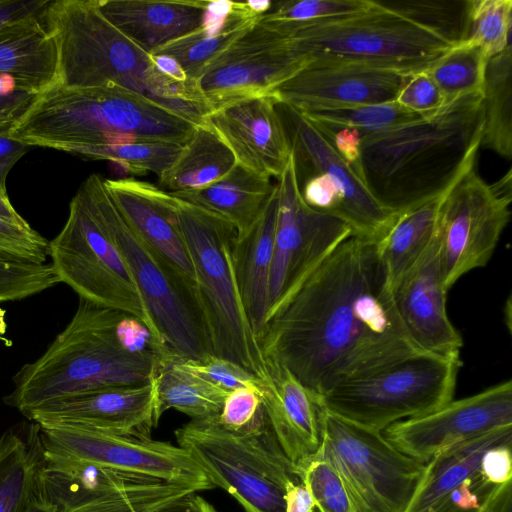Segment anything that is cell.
<instances>
[{
    "mask_svg": "<svg viewBox=\"0 0 512 512\" xmlns=\"http://www.w3.org/2000/svg\"><path fill=\"white\" fill-rule=\"evenodd\" d=\"M197 125L152 99L117 85L53 86L36 96L9 136L69 153L135 141L183 145Z\"/></svg>",
    "mask_w": 512,
    "mask_h": 512,
    "instance_id": "4",
    "label": "cell"
},
{
    "mask_svg": "<svg viewBox=\"0 0 512 512\" xmlns=\"http://www.w3.org/2000/svg\"><path fill=\"white\" fill-rule=\"evenodd\" d=\"M41 16L0 29V78L36 95L57 82V49Z\"/></svg>",
    "mask_w": 512,
    "mask_h": 512,
    "instance_id": "29",
    "label": "cell"
},
{
    "mask_svg": "<svg viewBox=\"0 0 512 512\" xmlns=\"http://www.w3.org/2000/svg\"><path fill=\"white\" fill-rule=\"evenodd\" d=\"M373 2L366 11L341 17L302 23L265 22L274 25L308 58H334L404 74L427 70L456 45L378 0Z\"/></svg>",
    "mask_w": 512,
    "mask_h": 512,
    "instance_id": "6",
    "label": "cell"
},
{
    "mask_svg": "<svg viewBox=\"0 0 512 512\" xmlns=\"http://www.w3.org/2000/svg\"><path fill=\"white\" fill-rule=\"evenodd\" d=\"M273 96L236 101L205 118L236 158L237 164L263 177H280L291 146Z\"/></svg>",
    "mask_w": 512,
    "mask_h": 512,
    "instance_id": "22",
    "label": "cell"
},
{
    "mask_svg": "<svg viewBox=\"0 0 512 512\" xmlns=\"http://www.w3.org/2000/svg\"><path fill=\"white\" fill-rule=\"evenodd\" d=\"M49 258L60 282L79 298L137 318L165 347L126 262L79 190L64 226L49 241Z\"/></svg>",
    "mask_w": 512,
    "mask_h": 512,
    "instance_id": "12",
    "label": "cell"
},
{
    "mask_svg": "<svg viewBox=\"0 0 512 512\" xmlns=\"http://www.w3.org/2000/svg\"><path fill=\"white\" fill-rule=\"evenodd\" d=\"M511 178L508 170L497 182L488 184L473 166L447 192L435 235L436 255L447 290L491 259L510 219Z\"/></svg>",
    "mask_w": 512,
    "mask_h": 512,
    "instance_id": "13",
    "label": "cell"
},
{
    "mask_svg": "<svg viewBox=\"0 0 512 512\" xmlns=\"http://www.w3.org/2000/svg\"><path fill=\"white\" fill-rule=\"evenodd\" d=\"M36 96L18 89L12 80L0 78V134L9 133Z\"/></svg>",
    "mask_w": 512,
    "mask_h": 512,
    "instance_id": "49",
    "label": "cell"
},
{
    "mask_svg": "<svg viewBox=\"0 0 512 512\" xmlns=\"http://www.w3.org/2000/svg\"><path fill=\"white\" fill-rule=\"evenodd\" d=\"M511 24V0H468L464 42L481 47L490 58L510 44Z\"/></svg>",
    "mask_w": 512,
    "mask_h": 512,
    "instance_id": "39",
    "label": "cell"
},
{
    "mask_svg": "<svg viewBox=\"0 0 512 512\" xmlns=\"http://www.w3.org/2000/svg\"><path fill=\"white\" fill-rule=\"evenodd\" d=\"M248 2L207 1L201 25L149 54L174 58L196 80L205 65L228 48L261 18Z\"/></svg>",
    "mask_w": 512,
    "mask_h": 512,
    "instance_id": "28",
    "label": "cell"
},
{
    "mask_svg": "<svg viewBox=\"0 0 512 512\" xmlns=\"http://www.w3.org/2000/svg\"><path fill=\"white\" fill-rule=\"evenodd\" d=\"M511 448L512 442L502 443L489 448L482 456L481 472L494 485L502 486L511 482Z\"/></svg>",
    "mask_w": 512,
    "mask_h": 512,
    "instance_id": "51",
    "label": "cell"
},
{
    "mask_svg": "<svg viewBox=\"0 0 512 512\" xmlns=\"http://www.w3.org/2000/svg\"><path fill=\"white\" fill-rule=\"evenodd\" d=\"M284 512H319L312 496L302 481L291 482L284 494Z\"/></svg>",
    "mask_w": 512,
    "mask_h": 512,
    "instance_id": "54",
    "label": "cell"
},
{
    "mask_svg": "<svg viewBox=\"0 0 512 512\" xmlns=\"http://www.w3.org/2000/svg\"><path fill=\"white\" fill-rule=\"evenodd\" d=\"M49 2V0H0V29L40 17Z\"/></svg>",
    "mask_w": 512,
    "mask_h": 512,
    "instance_id": "52",
    "label": "cell"
},
{
    "mask_svg": "<svg viewBox=\"0 0 512 512\" xmlns=\"http://www.w3.org/2000/svg\"><path fill=\"white\" fill-rule=\"evenodd\" d=\"M264 359L324 395L421 351L396 309L376 241L351 235L267 313Z\"/></svg>",
    "mask_w": 512,
    "mask_h": 512,
    "instance_id": "1",
    "label": "cell"
},
{
    "mask_svg": "<svg viewBox=\"0 0 512 512\" xmlns=\"http://www.w3.org/2000/svg\"><path fill=\"white\" fill-rule=\"evenodd\" d=\"M215 487L229 493L245 512H284L289 483L301 481L298 468L279 446L270 426L234 432L218 417L190 420L175 430Z\"/></svg>",
    "mask_w": 512,
    "mask_h": 512,
    "instance_id": "8",
    "label": "cell"
},
{
    "mask_svg": "<svg viewBox=\"0 0 512 512\" xmlns=\"http://www.w3.org/2000/svg\"><path fill=\"white\" fill-rule=\"evenodd\" d=\"M218 421L234 432L258 431L269 425L260 393L250 388L228 393Z\"/></svg>",
    "mask_w": 512,
    "mask_h": 512,
    "instance_id": "46",
    "label": "cell"
},
{
    "mask_svg": "<svg viewBox=\"0 0 512 512\" xmlns=\"http://www.w3.org/2000/svg\"><path fill=\"white\" fill-rule=\"evenodd\" d=\"M59 283L50 262L0 261V303L25 299Z\"/></svg>",
    "mask_w": 512,
    "mask_h": 512,
    "instance_id": "43",
    "label": "cell"
},
{
    "mask_svg": "<svg viewBox=\"0 0 512 512\" xmlns=\"http://www.w3.org/2000/svg\"><path fill=\"white\" fill-rule=\"evenodd\" d=\"M299 477L319 512H354L340 475L326 460L313 456L300 470Z\"/></svg>",
    "mask_w": 512,
    "mask_h": 512,
    "instance_id": "42",
    "label": "cell"
},
{
    "mask_svg": "<svg viewBox=\"0 0 512 512\" xmlns=\"http://www.w3.org/2000/svg\"><path fill=\"white\" fill-rule=\"evenodd\" d=\"M183 145L162 141H135L90 148L79 155L108 160L134 175L155 173L160 177L176 160Z\"/></svg>",
    "mask_w": 512,
    "mask_h": 512,
    "instance_id": "37",
    "label": "cell"
},
{
    "mask_svg": "<svg viewBox=\"0 0 512 512\" xmlns=\"http://www.w3.org/2000/svg\"><path fill=\"white\" fill-rule=\"evenodd\" d=\"M46 458L40 426L30 421L0 437V512H27L42 497Z\"/></svg>",
    "mask_w": 512,
    "mask_h": 512,
    "instance_id": "30",
    "label": "cell"
},
{
    "mask_svg": "<svg viewBox=\"0 0 512 512\" xmlns=\"http://www.w3.org/2000/svg\"><path fill=\"white\" fill-rule=\"evenodd\" d=\"M483 125V93H473L433 117L362 133L355 174L382 207L400 214L443 193L476 165Z\"/></svg>",
    "mask_w": 512,
    "mask_h": 512,
    "instance_id": "3",
    "label": "cell"
},
{
    "mask_svg": "<svg viewBox=\"0 0 512 512\" xmlns=\"http://www.w3.org/2000/svg\"><path fill=\"white\" fill-rule=\"evenodd\" d=\"M310 60L274 25L259 19L205 65L196 83L214 111L236 101L272 96Z\"/></svg>",
    "mask_w": 512,
    "mask_h": 512,
    "instance_id": "16",
    "label": "cell"
},
{
    "mask_svg": "<svg viewBox=\"0 0 512 512\" xmlns=\"http://www.w3.org/2000/svg\"><path fill=\"white\" fill-rule=\"evenodd\" d=\"M373 0H287L272 2L263 21L302 23L366 11Z\"/></svg>",
    "mask_w": 512,
    "mask_h": 512,
    "instance_id": "41",
    "label": "cell"
},
{
    "mask_svg": "<svg viewBox=\"0 0 512 512\" xmlns=\"http://www.w3.org/2000/svg\"><path fill=\"white\" fill-rule=\"evenodd\" d=\"M153 379L158 422L169 409H175L191 420L218 417L228 395V392L182 367L171 353L163 354Z\"/></svg>",
    "mask_w": 512,
    "mask_h": 512,
    "instance_id": "34",
    "label": "cell"
},
{
    "mask_svg": "<svg viewBox=\"0 0 512 512\" xmlns=\"http://www.w3.org/2000/svg\"><path fill=\"white\" fill-rule=\"evenodd\" d=\"M49 241L29 224L0 218V261L42 264L48 262Z\"/></svg>",
    "mask_w": 512,
    "mask_h": 512,
    "instance_id": "45",
    "label": "cell"
},
{
    "mask_svg": "<svg viewBox=\"0 0 512 512\" xmlns=\"http://www.w3.org/2000/svg\"><path fill=\"white\" fill-rule=\"evenodd\" d=\"M447 292L434 239L418 264L394 288V301L409 338L421 352L460 358L463 340L448 317Z\"/></svg>",
    "mask_w": 512,
    "mask_h": 512,
    "instance_id": "23",
    "label": "cell"
},
{
    "mask_svg": "<svg viewBox=\"0 0 512 512\" xmlns=\"http://www.w3.org/2000/svg\"><path fill=\"white\" fill-rule=\"evenodd\" d=\"M302 114L311 121L351 127L361 133L377 132L422 119L396 102L324 108Z\"/></svg>",
    "mask_w": 512,
    "mask_h": 512,
    "instance_id": "38",
    "label": "cell"
},
{
    "mask_svg": "<svg viewBox=\"0 0 512 512\" xmlns=\"http://www.w3.org/2000/svg\"><path fill=\"white\" fill-rule=\"evenodd\" d=\"M395 102L422 118L433 117L446 106L442 92L426 71L408 74Z\"/></svg>",
    "mask_w": 512,
    "mask_h": 512,
    "instance_id": "47",
    "label": "cell"
},
{
    "mask_svg": "<svg viewBox=\"0 0 512 512\" xmlns=\"http://www.w3.org/2000/svg\"><path fill=\"white\" fill-rule=\"evenodd\" d=\"M102 14L147 53L197 29L205 0H97Z\"/></svg>",
    "mask_w": 512,
    "mask_h": 512,
    "instance_id": "26",
    "label": "cell"
},
{
    "mask_svg": "<svg viewBox=\"0 0 512 512\" xmlns=\"http://www.w3.org/2000/svg\"><path fill=\"white\" fill-rule=\"evenodd\" d=\"M0 218L16 224L26 225L27 221L12 206L9 197L0 194Z\"/></svg>",
    "mask_w": 512,
    "mask_h": 512,
    "instance_id": "58",
    "label": "cell"
},
{
    "mask_svg": "<svg viewBox=\"0 0 512 512\" xmlns=\"http://www.w3.org/2000/svg\"><path fill=\"white\" fill-rule=\"evenodd\" d=\"M175 206L192 260L213 355L230 360L263 380L266 362L235 275V227L223 217L176 197Z\"/></svg>",
    "mask_w": 512,
    "mask_h": 512,
    "instance_id": "5",
    "label": "cell"
},
{
    "mask_svg": "<svg viewBox=\"0 0 512 512\" xmlns=\"http://www.w3.org/2000/svg\"><path fill=\"white\" fill-rule=\"evenodd\" d=\"M155 512H218L206 499L197 492H190L175 501L161 507Z\"/></svg>",
    "mask_w": 512,
    "mask_h": 512,
    "instance_id": "55",
    "label": "cell"
},
{
    "mask_svg": "<svg viewBox=\"0 0 512 512\" xmlns=\"http://www.w3.org/2000/svg\"><path fill=\"white\" fill-rule=\"evenodd\" d=\"M41 20L57 49L56 86L117 85L148 97L150 54L102 14L97 0L50 1Z\"/></svg>",
    "mask_w": 512,
    "mask_h": 512,
    "instance_id": "9",
    "label": "cell"
},
{
    "mask_svg": "<svg viewBox=\"0 0 512 512\" xmlns=\"http://www.w3.org/2000/svg\"><path fill=\"white\" fill-rule=\"evenodd\" d=\"M279 192L274 191L255 225L237 237L233 262L242 303L259 340L269 309V281L273 260L274 237L278 214Z\"/></svg>",
    "mask_w": 512,
    "mask_h": 512,
    "instance_id": "27",
    "label": "cell"
},
{
    "mask_svg": "<svg viewBox=\"0 0 512 512\" xmlns=\"http://www.w3.org/2000/svg\"><path fill=\"white\" fill-rule=\"evenodd\" d=\"M512 442V426L452 445L425 463L422 480L405 512H479L511 506V482H489L480 469L491 447Z\"/></svg>",
    "mask_w": 512,
    "mask_h": 512,
    "instance_id": "17",
    "label": "cell"
},
{
    "mask_svg": "<svg viewBox=\"0 0 512 512\" xmlns=\"http://www.w3.org/2000/svg\"><path fill=\"white\" fill-rule=\"evenodd\" d=\"M460 358L420 352L336 385L321 396L326 410L378 432L433 412L455 393Z\"/></svg>",
    "mask_w": 512,
    "mask_h": 512,
    "instance_id": "10",
    "label": "cell"
},
{
    "mask_svg": "<svg viewBox=\"0 0 512 512\" xmlns=\"http://www.w3.org/2000/svg\"><path fill=\"white\" fill-rule=\"evenodd\" d=\"M488 60L481 47L463 41L450 48L425 71L448 105L462 96L483 93Z\"/></svg>",
    "mask_w": 512,
    "mask_h": 512,
    "instance_id": "36",
    "label": "cell"
},
{
    "mask_svg": "<svg viewBox=\"0 0 512 512\" xmlns=\"http://www.w3.org/2000/svg\"><path fill=\"white\" fill-rule=\"evenodd\" d=\"M105 186L131 229L196 289L189 250L175 206V197L134 178L105 179Z\"/></svg>",
    "mask_w": 512,
    "mask_h": 512,
    "instance_id": "25",
    "label": "cell"
},
{
    "mask_svg": "<svg viewBox=\"0 0 512 512\" xmlns=\"http://www.w3.org/2000/svg\"><path fill=\"white\" fill-rule=\"evenodd\" d=\"M27 512H53V508L41 497V499L31 506Z\"/></svg>",
    "mask_w": 512,
    "mask_h": 512,
    "instance_id": "59",
    "label": "cell"
},
{
    "mask_svg": "<svg viewBox=\"0 0 512 512\" xmlns=\"http://www.w3.org/2000/svg\"><path fill=\"white\" fill-rule=\"evenodd\" d=\"M479 512H511V509L494 508V509H488V510H483V511H479Z\"/></svg>",
    "mask_w": 512,
    "mask_h": 512,
    "instance_id": "60",
    "label": "cell"
},
{
    "mask_svg": "<svg viewBox=\"0 0 512 512\" xmlns=\"http://www.w3.org/2000/svg\"><path fill=\"white\" fill-rule=\"evenodd\" d=\"M277 185L279 204L269 309L298 287L342 241L353 235L344 221L305 203L292 153Z\"/></svg>",
    "mask_w": 512,
    "mask_h": 512,
    "instance_id": "15",
    "label": "cell"
},
{
    "mask_svg": "<svg viewBox=\"0 0 512 512\" xmlns=\"http://www.w3.org/2000/svg\"><path fill=\"white\" fill-rule=\"evenodd\" d=\"M321 428V446L315 455L338 472L354 512L406 511L422 480L424 462L399 451L382 432L356 425L325 408Z\"/></svg>",
    "mask_w": 512,
    "mask_h": 512,
    "instance_id": "11",
    "label": "cell"
},
{
    "mask_svg": "<svg viewBox=\"0 0 512 512\" xmlns=\"http://www.w3.org/2000/svg\"><path fill=\"white\" fill-rule=\"evenodd\" d=\"M165 353L137 318L79 298L67 326L17 372L4 401L23 414L79 393L143 385L152 381Z\"/></svg>",
    "mask_w": 512,
    "mask_h": 512,
    "instance_id": "2",
    "label": "cell"
},
{
    "mask_svg": "<svg viewBox=\"0 0 512 512\" xmlns=\"http://www.w3.org/2000/svg\"><path fill=\"white\" fill-rule=\"evenodd\" d=\"M237 165L235 156L208 125H197L172 165L159 177L169 193L206 187L226 176Z\"/></svg>",
    "mask_w": 512,
    "mask_h": 512,
    "instance_id": "33",
    "label": "cell"
},
{
    "mask_svg": "<svg viewBox=\"0 0 512 512\" xmlns=\"http://www.w3.org/2000/svg\"><path fill=\"white\" fill-rule=\"evenodd\" d=\"M408 74L363 63L311 58L272 96L278 103L306 113L324 108L395 102Z\"/></svg>",
    "mask_w": 512,
    "mask_h": 512,
    "instance_id": "20",
    "label": "cell"
},
{
    "mask_svg": "<svg viewBox=\"0 0 512 512\" xmlns=\"http://www.w3.org/2000/svg\"><path fill=\"white\" fill-rule=\"evenodd\" d=\"M23 415L42 427H79L150 436L151 429L158 424L154 379L143 385L110 387L60 398Z\"/></svg>",
    "mask_w": 512,
    "mask_h": 512,
    "instance_id": "21",
    "label": "cell"
},
{
    "mask_svg": "<svg viewBox=\"0 0 512 512\" xmlns=\"http://www.w3.org/2000/svg\"><path fill=\"white\" fill-rule=\"evenodd\" d=\"M305 203L311 208L336 217L342 195L337 182L329 175L320 173L306 179L300 186Z\"/></svg>",
    "mask_w": 512,
    "mask_h": 512,
    "instance_id": "48",
    "label": "cell"
},
{
    "mask_svg": "<svg viewBox=\"0 0 512 512\" xmlns=\"http://www.w3.org/2000/svg\"><path fill=\"white\" fill-rule=\"evenodd\" d=\"M451 186L443 193L398 214L376 241L378 257L393 290L432 245L440 208Z\"/></svg>",
    "mask_w": 512,
    "mask_h": 512,
    "instance_id": "32",
    "label": "cell"
},
{
    "mask_svg": "<svg viewBox=\"0 0 512 512\" xmlns=\"http://www.w3.org/2000/svg\"><path fill=\"white\" fill-rule=\"evenodd\" d=\"M275 184L271 178L237 164L226 176L206 187L170 194L223 217L241 237L263 214Z\"/></svg>",
    "mask_w": 512,
    "mask_h": 512,
    "instance_id": "31",
    "label": "cell"
},
{
    "mask_svg": "<svg viewBox=\"0 0 512 512\" xmlns=\"http://www.w3.org/2000/svg\"><path fill=\"white\" fill-rule=\"evenodd\" d=\"M412 20L436 31L454 44L464 41L468 29V0L465 1H379Z\"/></svg>",
    "mask_w": 512,
    "mask_h": 512,
    "instance_id": "40",
    "label": "cell"
},
{
    "mask_svg": "<svg viewBox=\"0 0 512 512\" xmlns=\"http://www.w3.org/2000/svg\"><path fill=\"white\" fill-rule=\"evenodd\" d=\"M311 122L331 142L339 156L355 173L360 161L362 133L351 127L334 126L315 121Z\"/></svg>",
    "mask_w": 512,
    "mask_h": 512,
    "instance_id": "50",
    "label": "cell"
},
{
    "mask_svg": "<svg viewBox=\"0 0 512 512\" xmlns=\"http://www.w3.org/2000/svg\"><path fill=\"white\" fill-rule=\"evenodd\" d=\"M30 146L12 138L9 134H0V194L8 196L6 179L18 160L26 154Z\"/></svg>",
    "mask_w": 512,
    "mask_h": 512,
    "instance_id": "53",
    "label": "cell"
},
{
    "mask_svg": "<svg viewBox=\"0 0 512 512\" xmlns=\"http://www.w3.org/2000/svg\"><path fill=\"white\" fill-rule=\"evenodd\" d=\"M104 180L92 174L78 190L126 262L166 349L192 360L213 354L196 289L131 229Z\"/></svg>",
    "mask_w": 512,
    "mask_h": 512,
    "instance_id": "7",
    "label": "cell"
},
{
    "mask_svg": "<svg viewBox=\"0 0 512 512\" xmlns=\"http://www.w3.org/2000/svg\"><path fill=\"white\" fill-rule=\"evenodd\" d=\"M182 367L218 388L231 392L239 388H250L261 392L263 380L240 365L213 354L201 360L177 357Z\"/></svg>",
    "mask_w": 512,
    "mask_h": 512,
    "instance_id": "44",
    "label": "cell"
},
{
    "mask_svg": "<svg viewBox=\"0 0 512 512\" xmlns=\"http://www.w3.org/2000/svg\"><path fill=\"white\" fill-rule=\"evenodd\" d=\"M277 109L289 138L299 186L316 174L331 176L342 195L336 217L344 221L355 236L373 241L381 238L398 214L374 199L331 142L307 117L282 103H277Z\"/></svg>",
    "mask_w": 512,
    "mask_h": 512,
    "instance_id": "19",
    "label": "cell"
},
{
    "mask_svg": "<svg viewBox=\"0 0 512 512\" xmlns=\"http://www.w3.org/2000/svg\"><path fill=\"white\" fill-rule=\"evenodd\" d=\"M508 426H512L511 380L398 421L382 433L399 451L426 463L443 449Z\"/></svg>",
    "mask_w": 512,
    "mask_h": 512,
    "instance_id": "18",
    "label": "cell"
},
{
    "mask_svg": "<svg viewBox=\"0 0 512 512\" xmlns=\"http://www.w3.org/2000/svg\"><path fill=\"white\" fill-rule=\"evenodd\" d=\"M512 47L489 58L483 89L484 125L481 146L512 156Z\"/></svg>",
    "mask_w": 512,
    "mask_h": 512,
    "instance_id": "35",
    "label": "cell"
},
{
    "mask_svg": "<svg viewBox=\"0 0 512 512\" xmlns=\"http://www.w3.org/2000/svg\"><path fill=\"white\" fill-rule=\"evenodd\" d=\"M40 436L46 462L53 467H103L183 484L197 492L215 488L188 451L150 436L62 426H40Z\"/></svg>",
    "mask_w": 512,
    "mask_h": 512,
    "instance_id": "14",
    "label": "cell"
},
{
    "mask_svg": "<svg viewBox=\"0 0 512 512\" xmlns=\"http://www.w3.org/2000/svg\"><path fill=\"white\" fill-rule=\"evenodd\" d=\"M261 398L269 426L298 471L318 452L322 441L321 397L305 387L286 367L265 359Z\"/></svg>",
    "mask_w": 512,
    "mask_h": 512,
    "instance_id": "24",
    "label": "cell"
},
{
    "mask_svg": "<svg viewBox=\"0 0 512 512\" xmlns=\"http://www.w3.org/2000/svg\"><path fill=\"white\" fill-rule=\"evenodd\" d=\"M150 59L153 66L165 76L178 81L190 79L174 58L166 55L150 54Z\"/></svg>",
    "mask_w": 512,
    "mask_h": 512,
    "instance_id": "56",
    "label": "cell"
},
{
    "mask_svg": "<svg viewBox=\"0 0 512 512\" xmlns=\"http://www.w3.org/2000/svg\"><path fill=\"white\" fill-rule=\"evenodd\" d=\"M50 505L53 508V512H141L134 509H123L112 505L96 503Z\"/></svg>",
    "mask_w": 512,
    "mask_h": 512,
    "instance_id": "57",
    "label": "cell"
}]
</instances>
